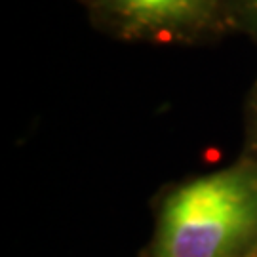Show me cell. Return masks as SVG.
<instances>
[{
  "mask_svg": "<svg viewBox=\"0 0 257 257\" xmlns=\"http://www.w3.org/2000/svg\"><path fill=\"white\" fill-rule=\"evenodd\" d=\"M141 257H257V156L164 187Z\"/></svg>",
  "mask_w": 257,
  "mask_h": 257,
  "instance_id": "obj_1",
  "label": "cell"
},
{
  "mask_svg": "<svg viewBox=\"0 0 257 257\" xmlns=\"http://www.w3.org/2000/svg\"><path fill=\"white\" fill-rule=\"evenodd\" d=\"M232 31H244L257 40V0H221Z\"/></svg>",
  "mask_w": 257,
  "mask_h": 257,
  "instance_id": "obj_3",
  "label": "cell"
},
{
  "mask_svg": "<svg viewBox=\"0 0 257 257\" xmlns=\"http://www.w3.org/2000/svg\"><path fill=\"white\" fill-rule=\"evenodd\" d=\"M110 37L143 44H196L232 31L221 0H84Z\"/></svg>",
  "mask_w": 257,
  "mask_h": 257,
  "instance_id": "obj_2",
  "label": "cell"
},
{
  "mask_svg": "<svg viewBox=\"0 0 257 257\" xmlns=\"http://www.w3.org/2000/svg\"><path fill=\"white\" fill-rule=\"evenodd\" d=\"M242 153L257 156V78L249 90L246 109H244V151Z\"/></svg>",
  "mask_w": 257,
  "mask_h": 257,
  "instance_id": "obj_4",
  "label": "cell"
}]
</instances>
